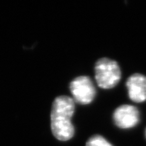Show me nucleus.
<instances>
[{
	"mask_svg": "<svg viewBox=\"0 0 146 146\" xmlns=\"http://www.w3.org/2000/svg\"><path fill=\"white\" fill-rule=\"evenodd\" d=\"M86 146H113L100 135H95L88 139Z\"/></svg>",
	"mask_w": 146,
	"mask_h": 146,
	"instance_id": "6",
	"label": "nucleus"
},
{
	"mask_svg": "<svg viewBox=\"0 0 146 146\" xmlns=\"http://www.w3.org/2000/svg\"><path fill=\"white\" fill-rule=\"evenodd\" d=\"M129 98L133 102L141 103L146 100V76L135 73L126 82Z\"/></svg>",
	"mask_w": 146,
	"mask_h": 146,
	"instance_id": "5",
	"label": "nucleus"
},
{
	"mask_svg": "<svg viewBox=\"0 0 146 146\" xmlns=\"http://www.w3.org/2000/svg\"><path fill=\"white\" fill-rule=\"evenodd\" d=\"M72 98L57 97L53 102L51 112V129L55 137L60 141H68L74 136V128L71 118L75 110Z\"/></svg>",
	"mask_w": 146,
	"mask_h": 146,
	"instance_id": "1",
	"label": "nucleus"
},
{
	"mask_svg": "<svg viewBox=\"0 0 146 146\" xmlns=\"http://www.w3.org/2000/svg\"><path fill=\"white\" fill-rule=\"evenodd\" d=\"M113 118L118 127L129 129L137 125L139 121V112L132 105H122L115 110Z\"/></svg>",
	"mask_w": 146,
	"mask_h": 146,
	"instance_id": "4",
	"label": "nucleus"
},
{
	"mask_svg": "<svg viewBox=\"0 0 146 146\" xmlns=\"http://www.w3.org/2000/svg\"><path fill=\"white\" fill-rule=\"evenodd\" d=\"M145 137H146V129H145Z\"/></svg>",
	"mask_w": 146,
	"mask_h": 146,
	"instance_id": "7",
	"label": "nucleus"
},
{
	"mask_svg": "<svg viewBox=\"0 0 146 146\" xmlns=\"http://www.w3.org/2000/svg\"><path fill=\"white\" fill-rule=\"evenodd\" d=\"M70 89L74 102L80 104H90L96 96V89L91 78L87 76H78L72 80Z\"/></svg>",
	"mask_w": 146,
	"mask_h": 146,
	"instance_id": "3",
	"label": "nucleus"
},
{
	"mask_svg": "<svg viewBox=\"0 0 146 146\" xmlns=\"http://www.w3.org/2000/svg\"><path fill=\"white\" fill-rule=\"evenodd\" d=\"M95 78L102 89H112L120 81L121 71L118 63L107 58H100L95 65Z\"/></svg>",
	"mask_w": 146,
	"mask_h": 146,
	"instance_id": "2",
	"label": "nucleus"
}]
</instances>
